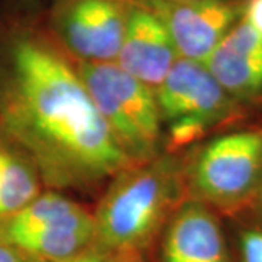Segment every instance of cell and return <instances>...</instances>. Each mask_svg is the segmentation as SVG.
I'll return each mask as SVG.
<instances>
[{
	"instance_id": "cell-13",
	"label": "cell",
	"mask_w": 262,
	"mask_h": 262,
	"mask_svg": "<svg viewBox=\"0 0 262 262\" xmlns=\"http://www.w3.org/2000/svg\"><path fill=\"white\" fill-rule=\"evenodd\" d=\"M244 19L262 37V0L248 2Z\"/></svg>"
},
{
	"instance_id": "cell-15",
	"label": "cell",
	"mask_w": 262,
	"mask_h": 262,
	"mask_svg": "<svg viewBox=\"0 0 262 262\" xmlns=\"http://www.w3.org/2000/svg\"><path fill=\"white\" fill-rule=\"evenodd\" d=\"M66 262H124L121 259H117L114 256L105 255L102 252H84L76 258H72Z\"/></svg>"
},
{
	"instance_id": "cell-2",
	"label": "cell",
	"mask_w": 262,
	"mask_h": 262,
	"mask_svg": "<svg viewBox=\"0 0 262 262\" xmlns=\"http://www.w3.org/2000/svg\"><path fill=\"white\" fill-rule=\"evenodd\" d=\"M178 162L155 158L122 169L102 195L95 217L98 252L134 262L181 206Z\"/></svg>"
},
{
	"instance_id": "cell-14",
	"label": "cell",
	"mask_w": 262,
	"mask_h": 262,
	"mask_svg": "<svg viewBox=\"0 0 262 262\" xmlns=\"http://www.w3.org/2000/svg\"><path fill=\"white\" fill-rule=\"evenodd\" d=\"M0 262H35V258L10 245L0 242Z\"/></svg>"
},
{
	"instance_id": "cell-11",
	"label": "cell",
	"mask_w": 262,
	"mask_h": 262,
	"mask_svg": "<svg viewBox=\"0 0 262 262\" xmlns=\"http://www.w3.org/2000/svg\"><path fill=\"white\" fill-rule=\"evenodd\" d=\"M38 195L34 173L15 156L0 150V217L15 214Z\"/></svg>"
},
{
	"instance_id": "cell-1",
	"label": "cell",
	"mask_w": 262,
	"mask_h": 262,
	"mask_svg": "<svg viewBox=\"0 0 262 262\" xmlns=\"http://www.w3.org/2000/svg\"><path fill=\"white\" fill-rule=\"evenodd\" d=\"M12 113L54 185L94 187L134 165L79 70L46 44L27 39L12 51Z\"/></svg>"
},
{
	"instance_id": "cell-12",
	"label": "cell",
	"mask_w": 262,
	"mask_h": 262,
	"mask_svg": "<svg viewBox=\"0 0 262 262\" xmlns=\"http://www.w3.org/2000/svg\"><path fill=\"white\" fill-rule=\"evenodd\" d=\"M242 262H262V230L251 229L241 236Z\"/></svg>"
},
{
	"instance_id": "cell-4",
	"label": "cell",
	"mask_w": 262,
	"mask_h": 262,
	"mask_svg": "<svg viewBox=\"0 0 262 262\" xmlns=\"http://www.w3.org/2000/svg\"><path fill=\"white\" fill-rule=\"evenodd\" d=\"M262 131H236L207 143L191 170V187L214 206L241 204L259 185Z\"/></svg>"
},
{
	"instance_id": "cell-3",
	"label": "cell",
	"mask_w": 262,
	"mask_h": 262,
	"mask_svg": "<svg viewBox=\"0 0 262 262\" xmlns=\"http://www.w3.org/2000/svg\"><path fill=\"white\" fill-rule=\"evenodd\" d=\"M79 75L122 151L133 163L155 159L160 141L156 94L114 63L79 64Z\"/></svg>"
},
{
	"instance_id": "cell-9",
	"label": "cell",
	"mask_w": 262,
	"mask_h": 262,
	"mask_svg": "<svg viewBox=\"0 0 262 262\" xmlns=\"http://www.w3.org/2000/svg\"><path fill=\"white\" fill-rule=\"evenodd\" d=\"M162 262H229L222 227L201 201H188L169 219Z\"/></svg>"
},
{
	"instance_id": "cell-7",
	"label": "cell",
	"mask_w": 262,
	"mask_h": 262,
	"mask_svg": "<svg viewBox=\"0 0 262 262\" xmlns=\"http://www.w3.org/2000/svg\"><path fill=\"white\" fill-rule=\"evenodd\" d=\"M162 120L211 122L227 113L229 98L204 63L181 58L156 88Z\"/></svg>"
},
{
	"instance_id": "cell-5",
	"label": "cell",
	"mask_w": 262,
	"mask_h": 262,
	"mask_svg": "<svg viewBox=\"0 0 262 262\" xmlns=\"http://www.w3.org/2000/svg\"><path fill=\"white\" fill-rule=\"evenodd\" d=\"M168 29L181 58L204 63L237 18L223 0H141Z\"/></svg>"
},
{
	"instance_id": "cell-6",
	"label": "cell",
	"mask_w": 262,
	"mask_h": 262,
	"mask_svg": "<svg viewBox=\"0 0 262 262\" xmlns=\"http://www.w3.org/2000/svg\"><path fill=\"white\" fill-rule=\"evenodd\" d=\"M127 18L118 0H72L61 16L63 39L82 61L114 63Z\"/></svg>"
},
{
	"instance_id": "cell-16",
	"label": "cell",
	"mask_w": 262,
	"mask_h": 262,
	"mask_svg": "<svg viewBox=\"0 0 262 262\" xmlns=\"http://www.w3.org/2000/svg\"><path fill=\"white\" fill-rule=\"evenodd\" d=\"M261 203H262V181H261Z\"/></svg>"
},
{
	"instance_id": "cell-8",
	"label": "cell",
	"mask_w": 262,
	"mask_h": 262,
	"mask_svg": "<svg viewBox=\"0 0 262 262\" xmlns=\"http://www.w3.org/2000/svg\"><path fill=\"white\" fill-rule=\"evenodd\" d=\"M178 58L163 22L146 6L131 10L115 63L141 83L156 89Z\"/></svg>"
},
{
	"instance_id": "cell-10",
	"label": "cell",
	"mask_w": 262,
	"mask_h": 262,
	"mask_svg": "<svg viewBox=\"0 0 262 262\" xmlns=\"http://www.w3.org/2000/svg\"><path fill=\"white\" fill-rule=\"evenodd\" d=\"M204 64L226 94L252 96L262 91V37L242 20L230 29Z\"/></svg>"
}]
</instances>
